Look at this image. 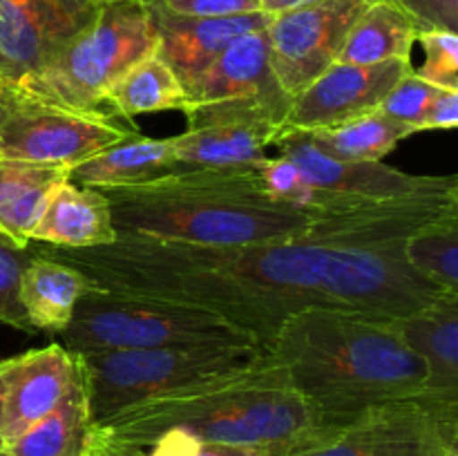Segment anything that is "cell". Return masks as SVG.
I'll return each instance as SVG.
<instances>
[{
    "label": "cell",
    "mask_w": 458,
    "mask_h": 456,
    "mask_svg": "<svg viewBox=\"0 0 458 456\" xmlns=\"http://www.w3.org/2000/svg\"><path fill=\"white\" fill-rule=\"evenodd\" d=\"M401 246L347 244L309 232L235 249L143 237H116L94 249H31L70 264L101 289L215 313L267 351L280 326L304 308H343L392 320L454 295L416 275Z\"/></svg>",
    "instance_id": "obj_1"
},
{
    "label": "cell",
    "mask_w": 458,
    "mask_h": 456,
    "mask_svg": "<svg viewBox=\"0 0 458 456\" xmlns=\"http://www.w3.org/2000/svg\"><path fill=\"white\" fill-rule=\"evenodd\" d=\"M267 351L325 425L428 392L425 362L383 317L304 308L280 326Z\"/></svg>",
    "instance_id": "obj_2"
},
{
    "label": "cell",
    "mask_w": 458,
    "mask_h": 456,
    "mask_svg": "<svg viewBox=\"0 0 458 456\" xmlns=\"http://www.w3.org/2000/svg\"><path fill=\"white\" fill-rule=\"evenodd\" d=\"M258 165L192 168L139 186L98 190L110 204L119 237L206 249L307 237L316 215L267 195L259 183Z\"/></svg>",
    "instance_id": "obj_3"
},
{
    "label": "cell",
    "mask_w": 458,
    "mask_h": 456,
    "mask_svg": "<svg viewBox=\"0 0 458 456\" xmlns=\"http://www.w3.org/2000/svg\"><path fill=\"white\" fill-rule=\"evenodd\" d=\"M94 425L103 436L134 447H148L165 432H183L199 443L249 445L282 456L325 423L267 351L264 362L246 374L130 407Z\"/></svg>",
    "instance_id": "obj_4"
},
{
    "label": "cell",
    "mask_w": 458,
    "mask_h": 456,
    "mask_svg": "<svg viewBox=\"0 0 458 456\" xmlns=\"http://www.w3.org/2000/svg\"><path fill=\"white\" fill-rule=\"evenodd\" d=\"M83 358L94 423L157 398L173 396L215 380L235 378L264 362L258 344L123 349Z\"/></svg>",
    "instance_id": "obj_5"
},
{
    "label": "cell",
    "mask_w": 458,
    "mask_h": 456,
    "mask_svg": "<svg viewBox=\"0 0 458 456\" xmlns=\"http://www.w3.org/2000/svg\"><path fill=\"white\" fill-rule=\"evenodd\" d=\"M61 335L65 338L63 347L81 356L123 349L258 344L210 311L173 300L101 289L92 282Z\"/></svg>",
    "instance_id": "obj_6"
},
{
    "label": "cell",
    "mask_w": 458,
    "mask_h": 456,
    "mask_svg": "<svg viewBox=\"0 0 458 456\" xmlns=\"http://www.w3.org/2000/svg\"><path fill=\"white\" fill-rule=\"evenodd\" d=\"M155 52L157 34L148 4L141 0L106 3L92 25L21 85L58 106L103 114L107 89Z\"/></svg>",
    "instance_id": "obj_7"
},
{
    "label": "cell",
    "mask_w": 458,
    "mask_h": 456,
    "mask_svg": "<svg viewBox=\"0 0 458 456\" xmlns=\"http://www.w3.org/2000/svg\"><path fill=\"white\" fill-rule=\"evenodd\" d=\"M282 456H458V396L423 392L371 407Z\"/></svg>",
    "instance_id": "obj_8"
},
{
    "label": "cell",
    "mask_w": 458,
    "mask_h": 456,
    "mask_svg": "<svg viewBox=\"0 0 458 456\" xmlns=\"http://www.w3.org/2000/svg\"><path fill=\"white\" fill-rule=\"evenodd\" d=\"M137 132L128 121L72 110L0 79V159L70 170Z\"/></svg>",
    "instance_id": "obj_9"
},
{
    "label": "cell",
    "mask_w": 458,
    "mask_h": 456,
    "mask_svg": "<svg viewBox=\"0 0 458 456\" xmlns=\"http://www.w3.org/2000/svg\"><path fill=\"white\" fill-rule=\"evenodd\" d=\"M291 98L271 94L186 107V132L170 139L174 156L186 170L258 165L286 130Z\"/></svg>",
    "instance_id": "obj_10"
},
{
    "label": "cell",
    "mask_w": 458,
    "mask_h": 456,
    "mask_svg": "<svg viewBox=\"0 0 458 456\" xmlns=\"http://www.w3.org/2000/svg\"><path fill=\"white\" fill-rule=\"evenodd\" d=\"M374 0H311L271 18L267 27L271 65L289 97L331 67L353 22Z\"/></svg>",
    "instance_id": "obj_11"
},
{
    "label": "cell",
    "mask_w": 458,
    "mask_h": 456,
    "mask_svg": "<svg viewBox=\"0 0 458 456\" xmlns=\"http://www.w3.org/2000/svg\"><path fill=\"white\" fill-rule=\"evenodd\" d=\"M98 12V0H0V79L30 80Z\"/></svg>",
    "instance_id": "obj_12"
},
{
    "label": "cell",
    "mask_w": 458,
    "mask_h": 456,
    "mask_svg": "<svg viewBox=\"0 0 458 456\" xmlns=\"http://www.w3.org/2000/svg\"><path fill=\"white\" fill-rule=\"evenodd\" d=\"M282 156L304 174L311 186L340 197L394 199L458 188L456 177L407 174L383 161H344L327 155L302 130H284L276 141Z\"/></svg>",
    "instance_id": "obj_13"
},
{
    "label": "cell",
    "mask_w": 458,
    "mask_h": 456,
    "mask_svg": "<svg viewBox=\"0 0 458 456\" xmlns=\"http://www.w3.org/2000/svg\"><path fill=\"white\" fill-rule=\"evenodd\" d=\"M411 70L414 67L407 58H394L376 65H352V63L335 61L302 92L291 98L284 128L311 132V130L334 128L344 121L378 110L389 89Z\"/></svg>",
    "instance_id": "obj_14"
},
{
    "label": "cell",
    "mask_w": 458,
    "mask_h": 456,
    "mask_svg": "<svg viewBox=\"0 0 458 456\" xmlns=\"http://www.w3.org/2000/svg\"><path fill=\"white\" fill-rule=\"evenodd\" d=\"M83 376L81 353L63 344L0 360V434L4 445L56 410Z\"/></svg>",
    "instance_id": "obj_15"
},
{
    "label": "cell",
    "mask_w": 458,
    "mask_h": 456,
    "mask_svg": "<svg viewBox=\"0 0 458 456\" xmlns=\"http://www.w3.org/2000/svg\"><path fill=\"white\" fill-rule=\"evenodd\" d=\"M152 27L157 34V54L173 67L183 89L191 85L228 45L253 30L271 22V13L255 12L226 18H199L173 13L159 3L148 0Z\"/></svg>",
    "instance_id": "obj_16"
},
{
    "label": "cell",
    "mask_w": 458,
    "mask_h": 456,
    "mask_svg": "<svg viewBox=\"0 0 458 456\" xmlns=\"http://www.w3.org/2000/svg\"><path fill=\"white\" fill-rule=\"evenodd\" d=\"M271 94L286 92L273 72L268 34L267 27H262L233 40L191 85H186V107Z\"/></svg>",
    "instance_id": "obj_17"
},
{
    "label": "cell",
    "mask_w": 458,
    "mask_h": 456,
    "mask_svg": "<svg viewBox=\"0 0 458 456\" xmlns=\"http://www.w3.org/2000/svg\"><path fill=\"white\" fill-rule=\"evenodd\" d=\"M112 210L98 188L63 182L49 197L34 232L31 244L54 249H94L116 240Z\"/></svg>",
    "instance_id": "obj_18"
},
{
    "label": "cell",
    "mask_w": 458,
    "mask_h": 456,
    "mask_svg": "<svg viewBox=\"0 0 458 456\" xmlns=\"http://www.w3.org/2000/svg\"><path fill=\"white\" fill-rule=\"evenodd\" d=\"M389 325L428 367V392L458 396V295L392 317Z\"/></svg>",
    "instance_id": "obj_19"
},
{
    "label": "cell",
    "mask_w": 458,
    "mask_h": 456,
    "mask_svg": "<svg viewBox=\"0 0 458 456\" xmlns=\"http://www.w3.org/2000/svg\"><path fill=\"white\" fill-rule=\"evenodd\" d=\"M182 170L186 168L174 156L170 139H150L137 132L76 164L67 179L79 186L119 188L155 182Z\"/></svg>",
    "instance_id": "obj_20"
},
{
    "label": "cell",
    "mask_w": 458,
    "mask_h": 456,
    "mask_svg": "<svg viewBox=\"0 0 458 456\" xmlns=\"http://www.w3.org/2000/svg\"><path fill=\"white\" fill-rule=\"evenodd\" d=\"M70 170L61 165L0 159V232L18 246L31 244V232Z\"/></svg>",
    "instance_id": "obj_21"
},
{
    "label": "cell",
    "mask_w": 458,
    "mask_h": 456,
    "mask_svg": "<svg viewBox=\"0 0 458 456\" xmlns=\"http://www.w3.org/2000/svg\"><path fill=\"white\" fill-rule=\"evenodd\" d=\"M88 286V277L74 266L34 250V258L22 271L18 298L36 331L61 334L70 325L76 304Z\"/></svg>",
    "instance_id": "obj_22"
},
{
    "label": "cell",
    "mask_w": 458,
    "mask_h": 456,
    "mask_svg": "<svg viewBox=\"0 0 458 456\" xmlns=\"http://www.w3.org/2000/svg\"><path fill=\"white\" fill-rule=\"evenodd\" d=\"M419 38L416 22L392 0H374L349 30L335 61L352 65L407 58L411 61V45Z\"/></svg>",
    "instance_id": "obj_23"
},
{
    "label": "cell",
    "mask_w": 458,
    "mask_h": 456,
    "mask_svg": "<svg viewBox=\"0 0 458 456\" xmlns=\"http://www.w3.org/2000/svg\"><path fill=\"white\" fill-rule=\"evenodd\" d=\"M92 436L94 418L89 410L88 378L83 376L56 410L13 438L7 450L13 456H85Z\"/></svg>",
    "instance_id": "obj_24"
},
{
    "label": "cell",
    "mask_w": 458,
    "mask_h": 456,
    "mask_svg": "<svg viewBox=\"0 0 458 456\" xmlns=\"http://www.w3.org/2000/svg\"><path fill=\"white\" fill-rule=\"evenodd\" d=\"M103 114L128 121L137 114L186 107V89L173 67L159 56L141 58L103 97Z\"/></svg>",
    "instance_id": "obj_25"
},
{
    "label": "cell",
    "mask_w": 458,
    "mask_h": 456,
    "mask_svg": "<svg viewBox=\"0 0 458 456\" xmlns=\"http://www.w3.org/2000/svg\"><path fill=\"white\" fill-rule=\"evenodd\" d=\"M307 134L320 150L335 159L383 161L385 155H389L403 139L411 137L414 132L401 121L374 110L334 128L311 130Z\"/></svg>",
    "instance_id": "obj_26"
},
{
    "label": "cell",
    "mask_w": 458,
    "mask_h": 456,
    "mask_svg": "<svg viewBox=\"0 0 458 456\" xmlns=\"http://www.w3.org/2000/svg\"><path fill=\"white\" fill-rule=\"evenodd\" d=\"M401 253L416 275L443 293L458 295V215L411 232Z\"/></svg>",
    "instance_id": "obj_27"
},
{
    "label": "cell",
    "mask_w": 458,
    "mask_h": 456,
    "mask_svg": "<svg viewBox=\"0 0 458 456\" xmlns=\"http://www.w3.org/2000/svg\"><path fill=\"white\" fill-rule=\"evenodd\" d=\"M31 258H34L31 244L18 246L0 232V322L27 334H34L36 329L22 308L18 289H21L22 271Z\"/></svg>",
    "instance_id": "obj_28"
},
{
    "label": "cell",
    "mask_w": 458,
    "mask_h": 456,
    "mask_svg": "<svg viewBox=\"0 0 458 456\" xmlns=\"http://www.w3.org/2000/svg\"><path fill=\"white\" fill-rule=\"evenodd\" d=\"M437 85L428 83L420 79L414 70L410 74L403 76L387 97L383 98L378 110L385 112L392 119L405 123L411 132H425V121H428L429 106H432L434 97L438 94Z\"/></svg>",
    "instance_id": "obj_29"
},
{
    "label": "cell",
    "mask_w": 458,
    "mask_h": 456,
    "mask_svg": "<svg viewBox=\"0 0 458 456\" xmlns=\"http://www.w3.org/2000/svg\"><path fill=\"white\" fill-rule=\"evenodd\" d=\"M258 177L267 195H271L273 199L295 206L304 213H311L313 204H316L318 188L311 186L286 156H267L258 165Z\"/></svg>",
    "instance_id": "obj_30"
},
{
    "label": "cell",
    "mask_w": 458,
    "mask_h": 456,
    "mask_svg": "<svg viewBox=\"0 0 458 456\" xmlns=\"http://www.w3.org/2000/svg\"><path fill=\"white\" fill-rule=\"evenodd\" d=\"M416 40L425 49V63L416 74L437 88L458 89V34L432 30L420 31Z\"/></svg>",
    "instance_id": "obj_31"
},
{
    "label": "cell",
    "mask_w": 458,
    "mask_h": 456,
    "mask_svg": "<svg viewBox=\"0 0 458 456\" xmlns=\"http://www.w3.org/2000/svg\"><path fill=\"white\" fill-rule=\"evenodd\" d=\"M420 31H454L458 34V0H392Z\"/></svg>",
    "instance_id": "obj_32"
},
{
    "label": "cell",
    "mask_w": 458,
    "mask_h": 456,
    "mask_svg": "<svg viewBox=\"0 0 458 456\" xmlns=\"http://www.w3.org/2000/svg\"><path fill=\"white\" fill-rule=\"evenodd\" d=\"M159 3L173 13L199 18H226L262 12L259 0H159Z\"/></svg>",
    "instance_id": "obj_33"
},
{
    "label": "cell",
    "mask_w": 458,
    "mask_h": 456,
    "mask_svg": "<svg viewBox=\"0 0 458 456\" xmlns=\"http://www.w3.org/2000/svg\"><path fill=\"white\" fill-rule=\"evenodd\" d=\"M458 123V89H438L429 106L425 130H452Z\"/></svg>",
    "instance_id": "obj_34"
},
{
    "label": "cell",
    "mask_w": 458,
    "mask_h": 456,
    "mask_svg": "<svg viewBox=\"0 0 458 456\" xmlns=\"http://www.w3.org/2000/svg\"><path fill=\"white\" fill-rule=\"evenodd\" d=\"M85 456H146V452H143V447L125 445V443L112 441V438L103 436L97 429V425H94V436L88 452H85Z\"/></svg>",
    "instance_id": "obj_35"
},
{
    "label": "cell",
    "mask_w": 458,
    "mask_h": 456,
    "mask_svg": "<svg viewBox=\"0 0 458 456\" xmlns=\"http://www.w3.org/2000/svg\"><path fill=\"white\" fill-rule=\"evenodd\" d=\"M195 456H268L259 447L224 445V443H201Z\"/></svg>",
    "instance_id": "obj_36"
},
{
    "label": "cell",
    "mask_w": 458,
    "mask_h": 456,
    "mask_svg": "<svg viewBox=\"0 0 458 456\" xmlns=\"http://www.w3.org/2000/svg\"><path fill=\"white\" fill-rule=\"evenodd\" d=\"M311 3V0H259L262 4V12L271 13V16H277V13H284L289 9L302 7V4Z\"/></svg>",
    "instance_id": "obj_37"
},
{
    "label": "cell",
    "mask_w": 458,
    "mask_h": 456,
    "mask_svg": "<svg viewBox=\"0 0 458 456\" xmlns=\"http://www.w3.org/2000/svg\"><path fill=\"white\" fill-rule=\"evenodd\" d=\"M98 3L106 4V3H119V0H98ZM141 3H148V0H141Z\"/></svg>",
    "instance_id": "obj_38"
},
{
    "label": "cell",
    "mask_w": 458,
    "mask_h": 456,
    "mask_svg": "<svg viewBox=\"0 0 458 456\" xmlns=\"http://www.w3.org/2000/svg\"><path fill=\"white\" fill-rule=\"evenodd\" d=\"M0 456H13V454L7 450V447H4V450H0Z\"/></svg>",
    "instance_id": "obj_39"
},
{
    "label": "cell",
    "mask_w": 458,
    "mask_h": 456,
    "mask_svg": "<svg viewBox=\"0 0 458 456\" xmlns=\"http://www.w3.org/2000/svg\"><path fill=\"white\" fill-rule=\"evenodd\" d=\"M4 447L7 445H4V438H3V434H0V450H4Z\"/></svg>",
    "instance_id": "obj_40"
}]
</instances>
